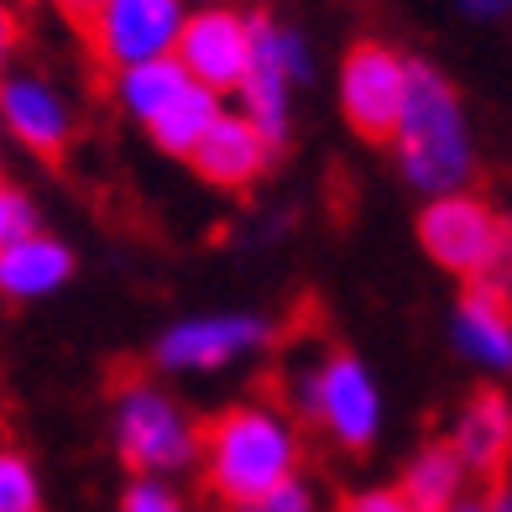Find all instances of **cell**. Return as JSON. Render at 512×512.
Returning a JSON list of instances; mask_svg holds the SVG:
<instances>
[{
  "label": "cell",
  "mask_w": 512,
  "mask_h": 512,
  "mask_svg": "<svg viewBox=\"0 0 512 512\" xmlns=\"http://www.w3.org/2000/svg\"><path fill=\"white\" fill-rule=\"evenodd\" d=\"M204 486L225 507H251L298 476V429L277 403H236L199 429Z\"/></svg>",
  "instance_id": "6da1fadb"
},
{
  "label": "cell",
  "mask_w": 512,
  "mask_h": 512,
  "mask_svg": "<svg viewBox=\"0 0 512 512\" xmlns=\"http://www.w3.org/2000/svg\"><path fill=\"white\" fill-rule=\"evenodd\" d=\"M392 147H398V168L408 173L413 189L455 194L471 183L476 173L471 126H465L455 84L439 68L408 63V89H403L398 126H392Z\"/></svg>",
  "instance_id": "7a4b0ae2"
},
{
  "label": "cell",
  "mask_w": 512,
  "mask_h": 512,
  "mask_svg": "<svg viewBox=\"0 0 512 512\" xmlns=\"http://www.w3.org/2000/svg\"><path fill=\"white\" fill-rule=\"evenodd\" d=\"M298 324V314H293ZM283 351L293 356V366L277 377V398L288 403V418H309L324 434L335 439L340 450L361 455L371 439H377V424H382V403H377V382L371 371L345 351V345H309L314 356H304L298 340H283Z\"/></svg>",
  "instance_id": "3957f363"
},
{
  "label": "cell",
  "mask_w": 512,
  "mask_h": 512,
  "mask_svg": "<svg viewBox=\"0 0 512 512\" xmlns=\"http://www.w3.org/2000/svg\"><path fill=\"white\" fill-rule=\"evenodd\" d=\"M418 246L445 272L471 277V288L512 298V220H502L481 194H434L418 215Z\"/></svg>",
  "instance_id": "277c9868"
},
{
  "label": "cell",
  "mask_w": 512,
  "mask_h": 512,
  "mask_svg": "<svg viewBox=\"0 0 512 512\" xmlns=\"http://www.w3.org/2000/svg\"><path fill=\"white\" fill-rule=\"evenodd\" d=\"M115 450L136 476H168L199 455V429L168 392L126 382L115 392Z\"/></svg>",
  "instance_id": "5b68a950"
},
{
  "label": "cell",
  "mask_w": 512,
  "mask_h": 512,
  "mask_svg": "<svg viewBox=\"0 0 512 512\" xmlns=\"http://www.w3.org/2000/svg\"><path fill=\"white\" fill-rule=\"evenodd\" d=\"M309 79V53L293 32H283L277 21L256 16L251 21V68L236 84L246 95V121L262 131L267 147L288 142V84Z\"/></svg>",
  "instance_id": "8992f818"
},
{
  "label": "cell",
  "mask_w": 512,
  "mask_h": 512,
  "mask_svg": "<svg viewBox=\"0 0 512 512\" xmlns=\"http://www.w3.org/2000/svg\"><path fill=\"white\" fill-rule=\"evenodd\" d=\"M178 27H183L178 0H100V11L84 27V42L100 68L121 74L131 63L168 58L178 42Z\"/></svg>",
  "instance_id": "52a82bcc"
},
{
  "label": "cell",
  "mask_w": 512,
  "mask_h": 512,
  "mask_svg": "<svg viewBox=\"0 0 512 512\" xmlns=\"http://www.w3.org/2000/svg\"><path fill=\"white\" fill-rule=\"evenodd\" d=\"M408 89V63L387 42H356L340 68V110L361 142H392Z\"/></svg>",
  "instance_id": "ba28073f"
},
{
  "label": "cell",
  "mask_w": 512,
  "mask_h": 512,
  "mask_svg": "<svg viewBox=\"0 0 512 512\" xmlns=\"http://www.w3.org/2000/svg\"><path fill=\"white\" fill-rule=\"evenodd\" d=\"M173 58L183 63V74L204 89H236L251 68V21L236 11H199L183 16Z\"/></svg>",
  "instance_id": "9c48e42d"
},
{
  "label": "cell",
  "mask_w": 512,
  "mask_h": 512,
  "mask_svg": "<svg viewBox=\"0 0 512 512\" xmlns=\"http://www.w3.org/2000/svg\"><path fill=\"white\" fill-rule=\"evenodd\" d=\"M272 345V324L251 314H204L183 319L157 340V366L168 371H220L251 351Z\"/></svg>",
  "instance_id": "30bf717a"
},
{
  "label": "cell",
  "mask_w": 512,
  "mask_h": 512,
  "mask_svg": "<svg viewBox=\"0 0 512 512\" xmlns=\"http://www.w3.org/2000/svg\"><path fill=\"white\" fill-rule=\"evenodd\" d=\"M450 450L460 455L465 476H476L486 492H497L507 465H512V403H507V392H497V387L471 392V403L455 418Z\"/></svg>",
  "instance_id": "8fae6325"
},
{
  "label": "cell",
  "mask_w": 512,
  "mask_h": 512,
  "mask_svg": "<svg viewBox=\"0 0 512 512\" xmlns=\"http://www.w3.org/2000/svg\"><path fill=\"white\" fill-rule=\"evenodd\" d=\"M189 162L199 168L204 183L241 194V189H251V183L267 173L272 147L262 142V131H256L246 115H225V110H220V115H215V126L204 131V142L189 152Z\"/></svg>",
  "instance_id": "7c38bea8"
},
{
  "label": "cell",
  "mask_w": 512,
  "mask_h": 512,
  "mask_svg": "<svg viewBox=\"0 0 512 512\" xmlns=\"http://www.w3.org/2000/svg\"><path fill=\"white\" fill-rule=\"evenodd\" d=\"M0 121L11 126V136L21 147H32L48 162H58L68 152V142H74L68 105L42 79H0Z\"/></svg>",
  "instance_id": "4fadbf2b"
},
{
  "label": "cell",
  "mask_w": 512,
  "mask_h": 512,
  "mask_svg": "<svg viewBox=\"0 0 512 512\" xmlns=\"http://www.w3.org/2000/svg\"><path fill=\"white\" fill-rule=\"evenodd\" d=\"M455 345L481 366L512 371V298L465 288L460 309H455Z\"/></svg>",
  "instance_id": "5bb4252c"
},
{
  "label": "cell",
  "mask_w": 512,
  "mask_h": 512,
  "mask_svg": "<svg viewBox=\"0 0 512 512\" xmlns=\"http://www.w3.org/2000/svg\"><path fill=\"white\" fill-rule=\"evenodd\" d=\"M74 277V251L53 236H16L0 246V293L11 298H42Z\"/></svg>",
  "instance_id": "9a60e30c"
},
{
  "label": "cell",
  "mask_w": 512,
  "mask_h": 512,
  "mask_svg": "<svg viewBox=\"0 0 512 512\" xmlns=\"http://www.w3.org/2000/svg\"><path fill=\"white\" fill-rule=\"evenodd\" d=\"M465 465H460V455L450 450V439L445 445H424L413 460H408V471H403V502L413 507V512H450L455 502H460V492H465Z\"/></svg>",
  "instance_id": "2e32d148"
},
{
  "label": "cell",
  "mask_w": 512,
  "mask_h": 512,
  "mask_svg": "<svg viewBox=\"0 0 512 512\" xmlns=\"http://www.w3.org/2000/svg\"><path fill=\"white\" fill-rule=\"evenodd\" d=\"M215 115H220V95L189 79V84H183L178 95L147 121V131H152V142H157L162 152L189 157V152L204 142V131L215 126Z\"/></svg>",
  "instance_id": "e0dca14e"
},
{
  "label": "cell",
  "mask_w": 512,
  "mask_h": 512,
  "mask_svg": "<svg viewBox=\"0 0 512 512\" xmlns=\"http://www.w3.org/2000/svg\"><path fill=\"white\" fill-rule=\"evenodd\" d=\"M183 84H189V74H183V63L168 53V58H147V63L121 68V74H115V100H121L136 121H152Z\"/></svg>",
  "instance_id": "ac0fdd59"
},
{
  "label": "cell",
  "mask_w": 512,
  "mask_h": 512,
  "mask_svg": "<svg viewBox=\"0 0 512 512\" xmlns=\"http://www.w3.org/2000/svg\"><path fill=\"white\" fill-rule=\"evenodd\" d=\"M0 512H42L37 471L16 450H0Z\"/></svg>",
  "instance_id": "d6986e66"
},
{
  "label": "cell",
  "mask_w": 512,
  "mask_h": 512,
  "mask_svg": "<svg viewBox=\"0 0 512 512\" xmlns=\"http://www.w3.org/2000/svg\"><path fill=\"white\" fill-rule=\"evenodd\" d=\"M236 512H319V507H314V492H309V481L288 476L283 486H272L267 497H256L251 507H236Z\"/></svg>",
  "instance_id": "ffe728a7"
},
{
  "label": "cell",
  "mask_w": 512,
  "mask_h": 512,
  "mask_svg": "<svg viewBox=\"0 0 512 512\" xmlns=\"http://www.w3.org/2000/svg\"><path fill=\"white\" fill-rule=\"evenodd\" d=\"M121 512H183V502H178L162 481L142 476V481H131V492H126Z\"/></svg>",
  "instance_id": "44dd1931"
},
{
  "label": "cell",
  "mask_w": 512,
  "mask_h": 512,
  "mask_svg": "<svg viewBox=\"0 0 512 512\" xmlns=\"http://www.w3.org/2000/svg\"><path fill=\"white\" fill-rule=\"evenodd\" d=\"M32 225H37L32 204L21 199L16 189H6V183H0V246L16 241V236H32Z\"/></svg>",
  "instance_id": "7402d4cb"
},
{
  "label": "cell",
  "mask_w": 512,
  "mask_h": 512,
  "mask_svg": "<svg viewBox=\"0 0 512 512\" xmlns=\"http://www.w3.org/2000/svg\"><path fill=\"white\" fill-rule=\"evenodd\" d=\"M340 512H413V507L403 502V492H387V486H377V492H356Z\"/></svg>",
  "instance_id": "603a6c76"
},
{
  "label": "cell",
  "mask_w": 512,
  "mask_h": 512,
  "mask_svg": "<svg viewBox=\"0 0 512 512\" xmlns=\"http://www.w3.org/2000/svg\"><path fill=\"white\" fill-rule=\"evenodd\" d=\"M455 6H460L465 16H476V21H502V16H512V0H455Z\"/></svg>",
  "instance_id": "cb8c5ba5"
},
{
  "label": "cell",
  "mask_w": 512,
  "mask_h": 512,
  "mask_svg": "<svg viewBox=\"0 0 512 512\" xmlns=\"http://www.w3.org/2000/svg\"><path fill=\"white\" fill-rule=\"evenodd\" d=\"M16 48V21L6 16V21H0V63H6V53Z\"/></svg>",
  "instance_id": "d4e9b609"
},
{
  "label": "cell",
  "mask_w": 512,
  "mask_h": 512,
  "mask_svg": "<svg viewBox=\"0 0 512 512\" xmlns=\"http://www.w3.org/2000/svg\"><path fill=\"white\" fill-rule=\"evenodd\" d=\"M486 502H492V512H512V497L502 492V486H497V492H486Z\"/></svg>",
  "instance_id": "484cf974"
},
{
  "label": "cell",
  "mask_w": 512,
  "mask_h": 512,
  "mask_svg": "<svg viewBox=\"0 0 512 512\" xmlns=\"http://www.w3.org/2000/svg\"><path fill=\"white\" fill-rule=\"evenodd\" d=\"M450 512H492V502H476V497H471V502H465V497H460V502H455Z\"/></svg>",
  "instance_id": "4316f807"
},
{
  "label": "cell",
  "mask_w": 512,
  "mask_h": 512,
  "mask_svg": "<svg viewBox=\"0 0 512 512\" xmlns=\"http://www.w3.org/2000/svg\"><path fill=\"white\" fill-rule=\"evenodd\" d=\"M0 21H6V11H0Z\"/></svg>",
  "instance_id": "83f0119b"
}]
</instances>
